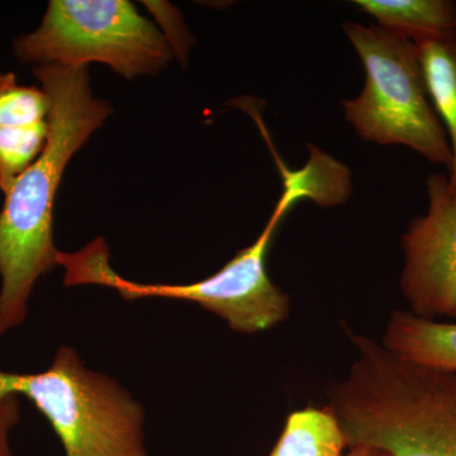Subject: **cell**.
<instances>
[{
  "label": "cell",
  "instance_id": "cell-12",
  "mask_svg": "<svg viewBox=\"0 0 456 456\" xmlns=\"http://www.w3.org/2000/svg\"><path fill=\"white\" fill-rule=\"evenodd\" d=\"M346 440L329 407L305 408L288 416L269 456H345Z\"/></svg>",
  "mask_w": 456,
  "mask_h": 456
},
{
  "label": "cell",
  "instance_id": "cell-13",
  "mask_svg": "<svg viewBox=\"0 0 456 456\" xmlns=\"http://www.w3.org/2000/svg\"><path fill=\"white\" fill-rule=\"evenodd\" d=\"M20 407L18 395H8L0 397V456H13L9 435L14 426L20 422Z\"/></svg>",
  "mask_w": 456,
  "mask_h": 456
},
{
  "label": "cell",
  "instance_id": "cell-5",
  "mask_svg": "<svg viewBox=\"0 0 456 456\" xmlns=\"http://www.w3.org/2000/svg\"><path fill=\"white\" fill-rule=\"evenodd\" d=\"M25 395L46 417L66 456H147L142 407L106 375L60 347L47 370H0V397Z\"/></svg>",
  "mask_w": 456,
  "mask_h": 456
},
{
  "label": "cell",
  "instance_id": "cell-10",
  "mask_svg": "<svg viewBox=\"0 0 456 456\" xmlns=\"http://www.w3.org/2000/svg\"><path fill=\"white\" fill-rule=\"evenodd\" d=\"M426 88L439 116L450 150L448 184L456 197V32L415 41Z\"/></svg>",
  "mask_w": 456,
  "mask_h": 456
},
{
  "label": "cell",
  "instance_id": "cell-2",
  "mask_svg": "<svg viewBox=\"0 0 456 456\" xmlns=\"http://www.w3.org/2000/svg\"><path fill=\"white\" fill-rule=\"evenodd\" d=\"M356 358L330 391L347 448L384 456H456V371L399 358L351 335Z\"/></svg>",
  "mask_w": 456,
  "mask_h": 456
},
{
  "label": "cell",
  "instance_id": "cell-7",
  "mask_svg": "<svg viewBox=\"0 0 456 456\" xmlns=\"http://www.w3.org/2000/svg\"><path fill=\"white\" fill-rule=\"evenodd\" d=\"M428 208L402 236V293L416 316L456 317V197L448 176L426 179Z\"/></svg>",
  "mask_w": 456,
  "mask_h": 456
},
{
  "label": "cell",
  "instance_id": "cell-4",
  "mask_svg": "<svg viewBox=\"0 0 456 456\" xmlns=\"http://www.w3.org/2000/svg\"><path fill=\"white\" fill-rule=\"evenodd\" d=\"M342 28L365 71L362 93L341 102L346 122L362 140L410 147L449 169L452 150L426 88L415 42L378 25L346 22Z\"/></svg>",
  "mask_w": 456,
  "mask_h": 456
},
{
  "label": "cell",
  "instance_id": "cell-1",
  "mask_svg": "<svg viewBox=\"0 0 456 456\" xmlns=\"http://www.w3.org/2000/svg\"><path fill=\"white\" fill-rule=\"evenodd\" d=\"M33 74L50 99L49 139L13 183L0 211V336L26 320L38 279L53 272V207L69 161L112 113L94 98L86 66L37 65Z\"/></svg>",
  "mask_w": 456,
  "mask_h": 456
},
{
  "label": "cell",
  "instance_id": "cell-9",
  "mask_svg": "<svg viewBox=\"0 0 456 456\" xmlns=\"http://www.w3.org/2000/svg\"><path fill=\"white\" fill-rule=\"evenodd\" d=\"M383 345L407 362L456 371L455 322H439L412 312L395 311L387 323Z\"/></svg>",
  "mask_w": 456,
  "mask_h": 456
},
{
  "label": "cell",
  "instance_id": "cell-14",
  "mask_svg": "<svg viewBox=\"0 0 456 456\" xmlns=\"http://www.w3.org/2000/svg\"><path fill=\"white\" fill-rule=\"evenodd\" d=\"M345 456H384L379 452L368 448H350L349 452Z\"/></svg>",
  "mask_w": 456,
  "mask_h": 456
},
{
  "label": "cell",
  "instance_id": "cell-11",
  "mask_svg": "<svg viewBox=\"0 0 456 456\" xmlns=\"http://www.w3.org/2000/svg\"><path fill=\"white\" fill-rule=\"evenodd\" d=\"M378 26L413 42L456 32V3L452 0H355Z\"/></svg>",
  "mask_w": 456,
  "mask_h": 456
},
{
  "label": "cell",
  "instance_id": "cell-6",
  "mask_svg": "<svg viewBox=\"0 0 456 456\" xmlns=\"http://www.w3.org/2000/svg\"><path fill=\"white\" fill-rule=\"evenodd\" d=\"M20 62L86 66L103 62L126 79L156 74L170 42L127 0H51L40 27L18 36Z\"/></svg>",
  "mask_w": 456,
  "mask_h": 456
},
{
  "label": "cell",
  "instance_id": "cell-3",
  "mask_svg": "<svg viewBox=\"0 0 456 456\" xmlns=\"http://www.w3.org/2000/svg\"><path fill=\"white\" fill-rule=\"evenodd\" d=\"M301 200L298 189L284 185L274 211L253 244L240 250L216 274L193 283L145 284L122 278L110 266V250L102 237L75 253L60 251L57 263L65 268L66 285H103L127 301L167 298L197 303L224 318L233 331H265L289 314V298L270 279L266 256L279 224Z\"/></svg>",
  "mask_w": 456,
  "mask_h": 456
},
{
  "label": "cell",
  "instance_id": "cell-8",
  "mask_svg": "<svg viewBox=\"0 0 456 456\" xmlns=\"http://www.w3.org/2000/svg\"><path fill=\"white\" fill-rule=\"evenodd\" d=\"M49 114L50 99L41 86H20L13 73L0 75V191L4 196L44 151Z\"/></svg>",
  "mask_w": 456,
  "mask_h": 456
}]
</instances>
